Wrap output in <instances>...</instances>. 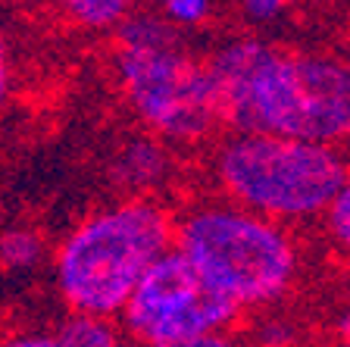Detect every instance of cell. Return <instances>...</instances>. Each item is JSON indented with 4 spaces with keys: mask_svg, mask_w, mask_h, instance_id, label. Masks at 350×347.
Listing matches in <instances>:
<instances>
[{
    "mask_svg": "<svg viewBox=\"0 0 350 347\" xmlns=\"http://www.w3.org/2000/svg\"><path fill=\"white\" fill-rule=\"evenodd\" d=\"M219 125L338 147L350 141V63L238 38L204 60Z\"/></svg>",
    "mask_w": 350,
    "mask_h": 347,
    "instance_id": "cell-1",
    "label": "cell"
},
{
    "mask_svg": "<svg viewBox=\"0 0 350 347\" xmlns=\"http://www.w3.org/2000/svg\"><path fill=\"white\" fill-rule=\"evenodd\" d=\"M172 244L175 219L147 197L88 216L57 253V285L69 313L100 319L122 313L141 275Z\"/></svg>",
    "mask_w": 350,
    "mask_h": 347,
    "instance_id": "cell-2",
    "label": "cell"
},
{
    "mask_svg": "<svg viewBox=\"0 0 350 347\" xmlns=\"http://www.w3.org/2000/svg\"><path fill=\"white\" fill-rule=\"evenodd\" d=\"M222 194L232 207L282 225L322 216L350 175L338 147L272 135H228L213 157Z\"/></svg>",
    "mask_w": 350,
    "mask_h": 347,
    "instance_id": "cell-3",
    "label": "cell"
},
{
    "mask_svg": "<svg viewBox=\"0 0 350 347\" xmlns=\"http://www.w3.org/2000/svg\"><path fill=\"white\" fill-rule=\"evenodd\" d=\"M175 250L232 304L262 307L297 279V244L282 225L232 203H204L175 225Z\"/></svg>",
    "mask_w": 350,
    "mask_h": 347,
    "instance_id": "cell-4",
    "label": "cell"
},
{
    "mask_svg": "<svg viewBox=\"0 0 350 347\" xmlns=\"http://www.w3.org/2000/svg\"><path fill=\"white\" fill-rule=\"evenodd\" d=\"M116 73L125 101L153 135L194 144L219 129L204 60H194L182 44L119 47Z\"/></svg>",
    "mask_w": 350,
    "mask_h": 347,
    "instance_id": "cell-5",
    "label": "cell"
},
{
    "mask_svg": "<svg viewBox=\"0 0 350 347\" xmlns=\"http://www.w3.org/2000/svg\"><path fill=\"white\" fill-rule=\"evenodd\" d=\"M119 316L131 338L147 347H166L194 335L226 332L241 316V307L206 285L172 247L141 275Z\"/></svg>",
    "mask_w": 350,
    "mask_h": 347,
    "instance_id": "cell-6",
    "label": "cell"
},
{
    "mask_svg": "<svg viewBox=\"0 0 350 347\" xmlns=\"http://www.w3.org/2000/svg\"><path fill=\"white\" fill-rule=\"evenodd\" d=\"M166 172H169L166 151L157 141H150V138L125 144L119 151L116 163H113V175L129 191H150L153 185H163Z\"/></svg>",
    "mask_w": 350,
    "mask_h": 347,
    "instance_id": "cell-7",
    "label": "cell"
},
{
    "mask_svg": "<svg viewBox=\"0 0 350 347\" xmlns=\"http://www.w3.org/2000/svg\"><path fill=\"white\" fill-rule=\"evenodd\" d=\"M53 338L59 347H122L119 329L109 319L81 316V313H69V319L57 329Z\"/></svg>",
    "mask_w": 350,
    "mask_h": 347,
    "instance_id": "cell-8",
    "label": "cell"
},
{
    "mask_svg": "<svg viewBox=\"0 0 350 347\" xmlns=\"http://www.w3.org/2000/svg\"><path fill=\"white\" fill-rule=\"evenodd\" d=\"M131 7L125 0H72L66 3V16L88 31H107L119 29L129 19Z\"/></svg>",
    "mask_w": 350,
    "mask_h": 347,
    "instance_id": "cell-9",
    "label": "cell"
},
{
    "mask_svg": "<svg viewBox=\"0 0 350 347\" xmlns=\"http://www.w3.org/2000/svg\"><path fill=\"white\" fill-rule=\"evenodd\" d=\"M44 257V241L31 229H10L0 235V266L7 269H35Z\"/></svg>",
    "mask_w": 350,
    "mask_h": 347,
    "instance_id": "cell-10",
    "label": "cell"
},
{
    "mask_svg": "<svg viewBox=\"0 0 350 347\" xmlns=\"http://www.w3.org/2000/svg\"><path fill=\"white\" fill-rule=\"evenodd\" d=\"M322 216H325V229H328V235H332V241H335L341 250L350 253V175Z\"/></svg>",
    "mask_w": 350,
    "mask_h": 347,
    "instance_id": "cell-11",
    "label": "cell"
},
{
    "mask_svg": "<svg viewBox=\"0 0 350 347\" xmlns=\"http://www.w3.org/2000/svg\"><path fill=\"white\" fill-rule=\"evenodd\" d=\"M213 16V3L206 0H166L163 3V19L178 29H194V25H204Z\"/></svg>",
    "mask_w": 350,
    "mask_h": 347,
    "instance_id": "cell-12",
    "label": "cell"
},
{
    "mask_svg": "<svg viewBox=\"0 0 350 347\" xmlns=\"http://www.w3.org/2000/svg\"><path fill=\"white\" fill-rule=\"evenodd\" d=\"M241 13L247 22L266 25V22H275L284 13V3L282 0H247V3H241Z\"/></svg>",
    "mask_w": 350,
    "mask_h": 347,
    "instance_id": "cell-13",
    "label": "cell"
},
{
    "mask_svg": "<svg viewBox=\"0 0 350 347\" xmlns=\"http://www.w3.org/2000/svg\"><path fill=\"white\" fill-rule=\"evenodd\" d=\"M0 347H59V344L47 332H19V335L0 338Z\"/></svg>",
    "mask_w": 350,
    "mask_h": 347,
    "instance_id": "cell-14",
    "label": "cell"
},
{
    "mask_svg": "<svg viewBox=\"0 0 350 347\" xmlns=\"http://www.w3.org/2000/svg\"><path fill=\"white\" fill-rule=\"evenodd\" d=\"M166 347H238V344H234V338L228 332H206V335L175 341V344H166Z\"/></svg>",
    "mask_w": 350,
    "mask_h": 347,
    "instance_id": "cell-15",
    "label": "cell"
},
{
    "mask_svg": "<svg viewBox=\"0 0 350 347\" xmlns=\"http://www.w3.org/2000/svg\"><path fill=\"white\" fill-rule=\"evenodd\" d=\"M10 81H13V69H10V47H7V38L0 35V107H3L7 97H10Z\"/></svg>",
    "mask_w": 350,
    "mask_h": 347,
    "instance_id": "cell-16",
    "label": "cell"
},
{
    "mask_svg": "<svg viewBox=\"0 0 350 347\" xmlns=\"http://www.w3.org/2000/svg\"><path fill=\"white\" fill-rule=\"evenodd\" d=\"M338 335H341V344L350 347V313L341 316V322H338Z\"/></svg>",
    "mask_w": 350,
    "mask_h": 347,
    "instance_id": "cell-17",
    "label": "cell"
},
{
    "mask_svg": "<svg viewBox=\"0 0 350 347\" xmlns=\"http://www.w3.org/2000/svg\"><path fill=\"white\" fill-rule=\"evenodd\" d=\"M347 291H350V260H347Z\"/></svg>",
    "mask_w": 350,
    "mask_h": 347,
    "instance_id": "cell-18",
    "label": "cell"
}]
</instances>
